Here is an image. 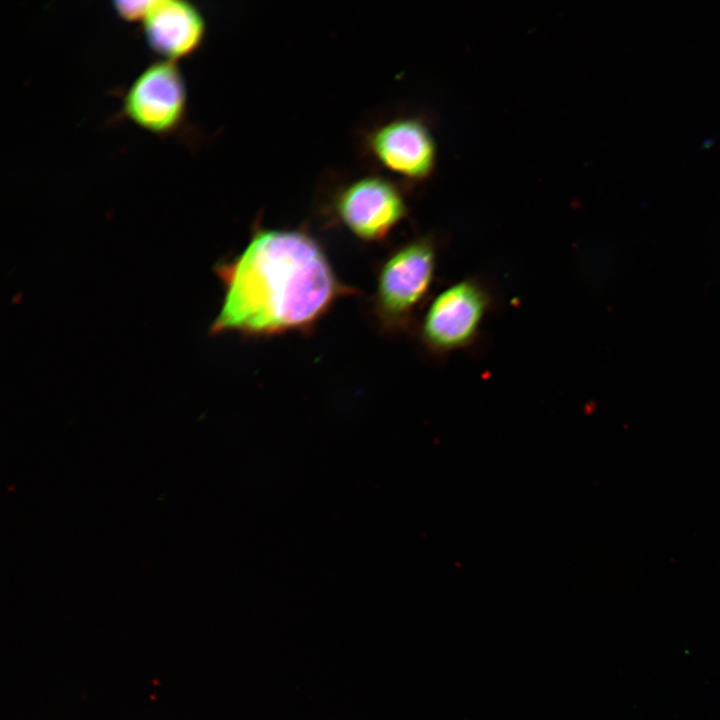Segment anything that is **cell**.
Instances as JSON below:
<instances>
[{
	"instance_id": "8992f818",
	"label": "cell",
	"mask_w": 720,
	"mask_h": 720,
	"mask_svg": "<svg viewBox=\"0 0 720 720\" xmlns=\"http://www.w3.org/2000/svg\"><path fill=\"white\" fill-rule=\"evenodd\" d=\"M364 156L375 166L408 181L429 177L436 144L425 123L411 116L394 117L368 128L361 138Z\"/></svg>"
},
{
	"instance_id": "277c9868",
	"label": "cell",
	"mask_w": 720,
	"mask_h": 720,
	"mask_svg": "<svg viewBox=\"0 0 720 720\" xmlns=\"http://www.w3.org/2000/svg\"><path fill=\"white\" fill-rule=\"evenodd\" d=\"M188 95L183 74L176 62L159 59L146 66L128 87L122 112L137 127L158 136H169L183 128Z\"/></svg>"
},
{
	"instance_id": "5b68a950",
	"label": "cell",
	"mask_w": 720,
	"mask_h": 720,
	"mask_svg": "<svg viewBox=\"0 0 720 720\" xmlns=\"http://www.w3.org/2000/svg\"><path fill=\"white\" fill-rule=\"evenodd\" d=\"M491 298L476 279H463L439 292L428 306L420 328L423 344L443 354L465 348L476 338Z\"/></svg>"
},
{
	"instance_id": "52a82bcc",
	"label": "cell",
	"mask_w": 720,
	"mask_h": 720,
	"mask_svg": "<svg viewBox=\"0 0 720 720\" xmlns=\"http://www.w3.org/2000/svg\"><path fill=\"white\" fill-rule=\"evenodd\" d=\"M141 25L151 51L174 62L196 53L207 31L200 9L185 0H153Z\"/></svg>"
},
{
	"instance_id": "6da1fadb",
	"label": "cell",
	"mask_w": 720,
	"mask_h": 720,
	"mask_svg": "<svg viewBox=\"0 0 720 720\" xmlns=\"http://www.w3.org/2000/svg\"><path fill=\"white\" fill-rule=\"evenodd\" d=\"M215 273L224 300L210 334L267 336L309 328L352 293L336 277L316 239L302 230L255 226L247 247Z\"/></svg>"
},
{
	"instance_id": "ba28073f",
	"label": "cell",
	"mask_w": 720,
	"mask_h": 720,
	"mask_svg": "<svg viewBox=\"0 0 720 720\" xmlns=\"http://www.w3.org/2000/svg\"><path fill=\"white\" fill-rule=\"evenodd\" d=\"M153 0L114 1L113 10L122 20L140 22L146 17Z\"/></svg>"
},
{
	"instance_id": "3957f363",
	"label": "cell",
	"mask_w": 720,
	"mask_h": 720,
	"mask_svg": "<svg viewBox=\"0 0 720 720\" xmlns=\"http://www.w3.org/2000/svg\"><path fill=\"white\" fill-rule=\"evenodd\" d=\"M328 210L338 223L363 241L384 239L407 215L400 188L375 174L353 178L331 193Z\"/></svg>"
},
{
	"instance_id": "7a4b0ae2",
	"label": "cell",
	"mask_w": 720,
	"mask_h": 720,
	"mask_svg": "<svg viewBox=\"0 0 720 720\" xmlns=\"http://www.w3.org/2000/svg\"><path fill=\"white\" fill-rule=\"evenodd\" d=\"M437 246L428 236L413 239L385 260L377 278L375 311L385 328L409 325L416 308L428 295L434 280Z\"/></svg>"
}]
</instances>
